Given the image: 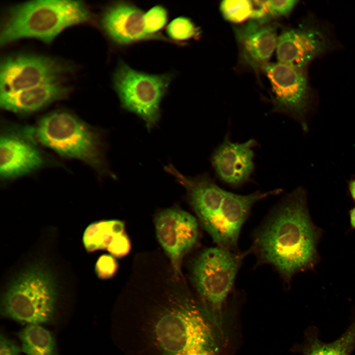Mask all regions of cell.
Listing matches in <instances>:
<instances>
[{"label": "cell", "instance_id": "4dcf8cb0", "mask_svg": "<svg viewBox=\"0 0 355 355\" xmlns=\"http://www.w3.org/2000/svg\"><path fill=\"white\" fill-rule=\"evenodd\" d=\"M184 355H210L204 353H188Z\"/></svg>", "mask_w": 355, "mask_h": 355}, {"label": "cell", "instance_id": "7a4b0ae2", "mask_svg": "<svg viewBox=\"0 0 355 355\" xmlns=\"http://www.w3.org/2000/svg\"><path fill=\"white\" fill-rule=\"evenodd\" d=\"M320 229L313 223L306 194L298 187L273 209L253 235L248 250L257 264H268L288 283L296 273L313 268L319 260Z\"/></svg>", "mask_w": 355, "mask_h": 355}, {"label": "cell", "instance_id": "4fadbf2b", "mask_svg": "<svg viewBox=\"0 0 355 355\" xmlns=\"http://www.w3.org/2000/svg\"><path fill=\"white\" fill-rule=\"evenodd\" d=\"M155 225L158 241L170 258L175 273L178 274L182 257L197 242V220L186 211L172 208L157 214Z\"/></svg>", "mask_w": 355, "mask_h": 355}, {"label": "cell", "instance_id": "603a6c76", "mask_svg": "<svg viewBox=\"0 0 355 355\" xmlns=\"http://www.w3.org/2000/svg\"><path fill=\"white\" fill-rule=\"evenodd\" d=\"M168 21V11L163 5L158 4L149 9L143 15L146 32L152 36L162 35L160 32L166 26Z\"/></svg>", "mask_w": 355, "mask_h": 355}, {"label": "cell", "instance_id": "7402d4cb", "mask_svg": "<svg viewBox=\"0 0 355 355\" xmlns=\"http://www.w3.org/2000/svg\"><path fill=\"white\" fill-rule=\"evenodd\" d=\"M220 10L225 20L235 23H241L250 16V0H223L220 4Z\"/></svg>", "mask_w": 355, "mask_h": 355}, {"label": "cell", "instance_id": "d6986e66", "mask_svg": "<svg viewBox=\"0 0 355 355\" xmlns=\"http://www.w3.org/2000/svg\"><path fill=\"white\" fill-rule=\"evenodd\" d=\"M124 224L116 220H104L90 224L83 235V243L88 252L107 249L118 236L124 233Z\"/></svg>", "mask_w": 355, "mask_h": 355}, {"label": "cell", "instance_id": "6da1fadb", "mask_svg": "<svg viewBox=\"0 0 355 355\" xmlns=\"http://www.w3.org/2000/svg\"><path fill=\"white\" fill-rule=\"evenodd\" d=\"M126 355H218L220 337L189 293L169 291L159 301L121 312Z\"/></svg>", "mask_w": 355, "mask_h": 355}, {"label": "cell", "instance_id": "2e32d148", "mask_svg": "<svg viewBox=\"0 0 355 355\" xmlns=\"http://www.w3.org/2000/svg\"><path fill=\"white\" fill-rule=\"evenodd\" d=\"M70 92L68 86L57 82L12 93H0V106L18 114H30L66 98Z\"/></svg>", "mask_w": 355, "mask_h": 355}, {"label": "cell", "instance_id": "e0dca14e", "mask_svg": "<svg viewBox=\"0 0 355 355\" xmlns=\"http://www.w3.org/2000/svg\"><path fill=\"white\" fill-rule=\"evenodd\" d=\"M244 56L254 65L265 66L276 48L278 38L270 26L250 22L239 32Z\"/></svg>", "mask_w": 355, "mask_h": 355}, {"label": "cell", "instance_id": "9c48e42d", "mask_svg": "<svg viewBox=\"0 0 355 355\" xmlns=\"http://www.w3.org/2000/svg\"><path fill=\"white\" fill-rule=\"evenodd\" d=\"M71 67L50 56L19 54L4 57L0 64V93H12L62 82Z\"/></svg>", "mask_w": 355, "mask_h": 355}, {"label": "cell", "instance_id": "ba28073f", "mask_svg": "<svg viewBox=\"0 0 355 355\" xmlns=\"http://www.w3.org/2000/svg\"><path fill=\"white\" fill-rule=\"evenodd\" d=\"M173 77L171 73L139 71L120 60L113 74V87L122 107L137 115L150 131L160 119V104Z\"/></svg>", "mask_w": 355, "mask_h": 355}, {"label": "cell", "instance_id": "277c9868", "mask_svg": "<svg viewBox=\"0 0 355 355\" xmlns=\"http://www.w3.org/2000/svg\"><path fill=\"white\" fill-rule=\"evenodd\" d=\"M91 13L80 0H33L8 7L0 28V46L23 38L51 43L65 29L89 21Z\"/></svg>", "mask_w": 355, "mask_h": 355}, {"label": "cell", "instance_id": "30bf717a", "mask_svg": "<svg viewBox=\"0 0 355 355\" xmlns=\"http://www.w3.org/2000/svg\"><path fill=\"white\" fill-rule=\"evenodd\" d=\"M36 138L35 128L4 123L0 135V178L8 181L42 168L46 159Z\"/></svg>", "mask_w": 355, "mask_h": 355}, {"label": "cell", "instance_id": "7c38bea8", "mask_svg": "<svg viewBox=\"0 0 355 355\" xmlns=\"http://www.w3.org/2000/svg\"><path fill=\"white\" fill-rule=\"evenodd\" d=\"M144 13L142 9L130 1H114L104 9L100 19V25L110 41L119 47L151 40L175 44L163 35H149L144 25Z\"/></svg>", "mask_w": 355, "mask_h": 355}, {"label": "cell", "instance_id": "83f0119b", "mask_svg": "<svg viewBox=\"0 0 355 355\" xmlns=\"http://www.w3.org/2000/svg\"><path fill=\"white\" fill-rule=\"evenodd\" d=\"M20 349L12 340L1 334L0 355H20Z\"/></svg>", "mask_w": 355, "mask_h": 355}, {"label": "cell", "instance_id": "5b68a950", "mask_svg": "<svg viewBox=\"0 0 355 355\" xmlns=\"http://www.w3.org/2000/svg\"><path fill=\"white\" fill-rule=\"evenodd\" d=\"M34 128L40 144L64 158L84 162L100 175L115 178L106 162L102 134L76 115L54 111L40 118Z\"/></svg>", "mask_w": 355, "mask_h": 355}, {"label": "cell", "instance_id": "d4e9b609", "mask_svg": "<svg viewBox=\"0 0 355 355\" xmlns=\"http://www.w3.org/2000/svg\"><path fill=\"white\" fill-rule=\"evenodd\" d=\"M297 2L294 0H266L271 14L275 16L288 15Z\"/></svg>", "mask_w": 355, "mask_h": 355}, {"label": "cell", "instance_id": "8992f818", "mask_svg": "<svg viewBox=\"0 0 355 355\" xmlns=\"http://www.w3.org/2000/svg\"><path fill=\"white\" fill-rule=\"evenodd\" d=\"M241 253L218 246L204 249L196 257L192 278L204 313L220 337L223 336V309L243 258Z\"/></svg>", "mask_w": 355, "mask_h": 355}, {"label": "cell", "instance_id": "3957f363", "mask_svg": "<svg viewBox=\"0 0 355 355\" xmlns=\"http://www.w3.org/2000/svg\"><path fill=\"white\" fill-rule=\"evenodd\" d=\"M164 169L186 189L200 222L217 246L233 251H237L241 230L253 206L281 191L277 189L237 194L219 187L208 174L188 177L171 164Z\"/></svg>", "mask_w": 355, "mask_h": 355}, {"label": "cell", "instance_id": "5bb4252c", "mask_svg": "<svg viewBox=\"0 0 355 355\" xmlns=\"http://www.w3.org/2000/svg\"><path fill=\"white\" fill-rule=\"evenodd\" d=\"M331 42L323 30L313 24L284 31L276 47L279 63L304 70L315 58L327 51Z\"/></svg>", "mask_w": 355, "mask_h": 355}, {"label": "cell", "instance_id": "f1b7e54d", "mask_svg": "<svg viewBox=\"0 0 355 355\" xmlns=\"http://www.w3.org/2000/svg\"><path fill=\"white\" fill-rule=\"evenodd\" d=\"M349 189L351 195L355 202V179L352 180L349 182Z\"/></svg>", "mask_w": 355, "mask_h": 355}, {"label": "cell", "instance_id": "52a82bcc", "mask_svg": "<svg viewBox=\"0 0 355 355\" xmlns=\"http://www.w3.org/2000/svg\"><path fill=\"white\" fill-rule=\"evenodd\" d=\"M57 297L52 274L43 264H34L8 286L2 299L1 313L28 325L47 323L53 318Z\"/></svg>", "mask_w": 355, "mask_h": 355}, {"label": "cell", "instance_id": "4316f807", "mask_svg": "<svg viewBox=\"0 0 355 355\" xmlns=\"http://www.w3.org/2000/svg\"><path fill=\"white\" fill-rule=\"evenodd\" d=\"M251 11L249 17L261 22L271 14L266 0H250Z\"/></svg>", "mask_w": 355, "mask_h": 355}, {"label": "cell", "instance_id": "ffe728a7", "mask_svg": "<svg viewBox=\"0 0 355 355\" xmlns=\"http://www.w3.org/2000/svg\"><path fill=\"white\" fill-rule=\"evenodd\" d=\"M18 336L26 355H58L53 335L39 324L28 325L19 332Z\"/></svg>", "mask_w": 355, "mask_h": 355}, {"label": "cell", "instance_id": "8fae6325", "mask_svg": "<svg viewBox=\"0 0 355 355\" xmlns=\"http://www.w3.org/2000/svg\"><path fill=\"white\" fill-rule=\"evenodd\" d=\"M263 68L274 95V110L290 116L306 130L311 94L304 70L279 62Z\"/></svg>", "mask_w": 355, "mask_h": 355}, {"label": "cell", "instance_id": "9a60e30c", "mask_svg": "<svg viewBox=\"0 0 355 355\" xmlns=\"http://www.w3.org/2000/svg\"><path fill=\"white\" fill-rule=\"evenodd\" d=\"M256 142H232L228 134L214 150L211 162L217 178L230 187H241L249 181L254 170V148Z\"/></svg>", "mask_w": 355, "mask_h": 355}, {"label": "cell", "instance_id": "ac0fdd59", "mask_svg": "<svg viewBox=\"0 0 355 355\" xmlns=\"http://www.w3.org/2000/svg\"><path fill=\"white\" fill-rule=\"evenodd\" d=\"M355 348V320L337 339L325 343L312 330L307 336L304 355H351Z\"/></svg>", "mask_w": 355, "mask_h": 355}, {"label": "cell", "instance_id": "f546056e", "mask_svg": "<svg viewBox=\"0 0 355 355\" xmlns=\"http://www.w3.org/2000/svg\"><path fill=\"white\" fill-rule=\"evenodd\" d=\"M350 223L353 229H355V207L350 211Z\"/></svg>", "mask_w": 355, "mask_h": 355}, {"label": "cell", "instance_id": "484cf974", "mask_svg": "<svg viewBox=\"0 0 355 355\" xmlns=\"http://www.w3.org/2000/svg\"><path fill=\"white\" fill-rule=\"evenodd\" d=\"M130 249L129 240L124 233L114 239L107 250L113 256L121 257L128 253Z\"/></svg>", "mask_w": 355, "mask_h": 355}, {"label": "cell", "instance_id": "44dd1931", "mask_svg": "<svg viewBox=\"0 0 355 355\" xmlns=\"http://www.w3.org/2000/svg\"><path fill=\"white\" fill-rule=\"evenodd\" d=\"M168 38L178 45H185L184 41L198 39L201 30L189 18L180 16L173 19L166 26Z\"/></svg>", "mask_w": 355, "mask_h": 355}, {"label": "cell", "instance_id": "cb8c5ba5", "mask_svg": "<svg viewBox=\"0 0 355 355\" xmlns=\"http://www.w3.org/2000/svg\"><path fill=\"white\" fill-rule=\"evenodd\" d=\"M117 269V263L113 256L108 254L101 256L96 262L95 271L101 279L112 276Z\"/></svg>", "mask_w": 355, "mask_h": 355}]
</instances>
